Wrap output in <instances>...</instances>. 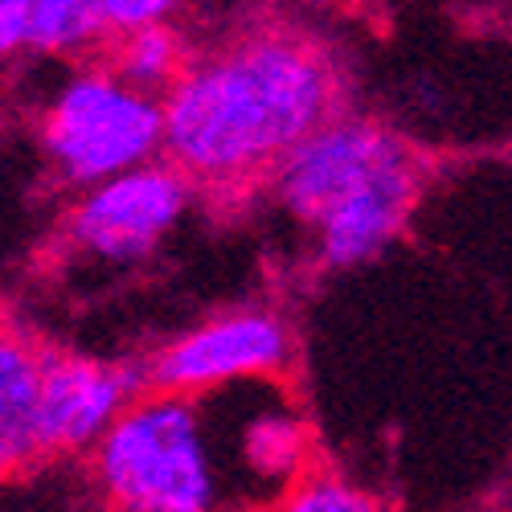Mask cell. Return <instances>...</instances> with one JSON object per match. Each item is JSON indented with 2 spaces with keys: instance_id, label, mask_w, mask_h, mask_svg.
I'll list each match as a JSON object with an SVG mask.
<instances>
[{
  "instance_id": "cell-1",
  "label": "cell",
  "mask_w": 512,
  "mask_h": 512,
  "mask_svg": "<svg viewBox=\"0 0 512 512\" xmlns=\"http://www.w3.org/2000/svg\"><path fill=\"white\" fill-rule=\"evenodd\" d=\"M332 66L295 37H250L164 91V152L193 181H242L332 119Z\"/></svg>"
},
{
  "instance_id": "cell-2",
  "label": "cell",
  "mask_w": 512,
  "mask_h": 512,
  "mask_svg": "<svg viewBox=\"0 0 512 512\" xmlns=\"http://www.w3.org/2000/svg\"><path fill=\"white\" fill-rule=\"evenodd\" d=\"M95 472L115 508L205 512L218 496L189 394L152 390L127 406L99 439Z\"/></svg>"
},
{
  "instance_id": "cell-3",
  "label": "cell",
  "mask_w": 512,
  "mask_h": 512,
  "mask_svg": "<svg viewBox=\"0 0 512 512\" xmlns=\"http://www.w3.org/2000/svg\"><path fill=\"white\" fill-rule=\"evenodd\" d=\"M46 148L66 181L99 185L164 148V103L119 74H78L46 115Z\"/></svg>"
},
{
  "instance_id": "cell-4",
  "label": "cell",
  "mask_w": 512,
  "mask_h": 512,
  "mask_svg": "<svg viewBox=\"0 0 512 512\" xmlns=\"http://www.w3.org/2000/svg\"><path fill=\"white\" fill-rule=\"evenodd\" d=\"M193 193V177L177 164H136L99 181L70 218V238L99 259L132 263L173 230Z\"/></svg>"
},
{
  "instance_id": "cell-5",
  "label": "cell",
  "mask_w": 512,
  "mask_h": 512,
  "mask_svg": "<svg viewBox=\"0 0 512 512\" xmlns=\"http://www.w3.org/2000/svg\"><path fill=\"white\" fill-rule=\"evenodd\" d=\"M291 357V336L279 316L238 312L209 320L197 332L173 340L144 365V390L197 394L238 377H263L283 369Z\"/></svg>"
},
{
  "instance_id": "cell-6",
  "label": "cell",
  "mask_w": 512,
  "mask_h": 512,
  "mask_svg": "<svg viewBox=\"0 0 512 512\" xmlns=\"http://www.w3.org/2000/svg\"><path fill=\"white\" fill-rule=\"evenodd\" d=\"M402 148L406 144L377 123L328 119L275 164V193L295 218L316 226L340 197Z\"/></svg>"
},
{
  "instance_id": "cell-7",
  "label": "cell",
  "mask_w": 512,
  "mask_h": 512,
  "mask_svg": "<svg viewBox=\"0 0 512 512\" xmlns=\"http://www.w3.org/2000/svg\"><path fill=\"white\" fill-rule=\"evenodd\" d=\"M144 390V369L103 365L87 357H41L37 439L41 455L82 451L99 443L111 422Z\"/></svg>"
},
{
  "instance_id": "cell-8",
  "label": "cell",
  "mask_w": 512,
  "mask_h": 512,
  "mask_svg": "<svg viewBox=\"0 0 512 512\" xmlns=\"http://www.w3.org/2000/svg\"><path fill=\"white\" fill-rule=\"evenodd\" d=\"M414 197H418V168L410 148H402L381 168H373L353 193H345L316 222L320 259L328 267L369 263L373 254H381L402 234Z\"/></svg>"
},
{
  "instance_id": "cell-9",
  "label": "cell",
  "mask_w": 512,
  "mask_h": 512,
  "mask_svg": "<svg viewBox=\"0 0 512 512\" xmlns=\"http://www.w3.org/2000/svg\"><path fill=\"white\" fill-rule=\"evenodd\" d=\"M37 402L41 357L13 332H0V476H13L41 455Z\"/></svg>"
},
{
  "instance_id": "cell-10",
  "label": "cell",
  "mask_w": 512,
  "mask_h": 512,
  "mask_svg": "<svg viewBox=\"0 0 512 512\" xmlns=\"http://www.w3.org/2000/svg\"><path fill=\"white\" fill-rule=\"evenodd\" d=\"M13 5L25 25V50L70 54L111 33L99 0H13Z\"/></svg>"
},
{
  "instance_id": "cell-11",
  "label": "cell",
  "mask_w": 512,
  "mask_h": 512,
  "mask_svg": "<svg viewBox=\"0 0 512 512\" xmlns=\"http://www.w3.org/2000/svg\"><path fill=\"white\" fill-rule=\"evenodd\" d=\"M119 54H115V74L127 78L140 91H168L185 74L181 70V41L164 21L140 25L119 33Z\"/></svg>"
},
{
  "instance_id": "cell-12",
  "label": "cell",
  "mask_w": 512,
  "mask_h": 512,
  "mask_svg": "<svg viewBox=\"0 0 512 512\" xmlns=\"http://www.w3.org/2000/svg\"><path fill=\"white\" fill-rule=\"evenodd\" d=\"M287 508H295V512H373L377 500L357 492L340 476H312V480H304L300 488H295Z\"/></svg>"
},
{
  "instance_id": "cell-13",
  "label": "cell",
  "mask_w": 512,
  "mask_h": 512,
  "mask_svg": "<svg viewBox=\"0 0 512 512\" xmlns=\"http://www.w3.org/2000/svg\"><path fill=\"white\" fill-rule=\"evenodd\" d=\"M250 463L263 467V472H275V467H291L295 455H300V431H295L291 422H259L250 431Z\"/></svg>"
},
{
  "instance_id": "cell-14",
  "label": "cell",
  "mask_w": 512,
  "mask_h": 512,
  "mask_svg": "<svg viewBox=\"0 0 512 512\" xmlns=\"http://www.w3.org/2000/svg\"><path fill=\"white\" fill-rule=\"evenodd\" d=\"M181 0H99L103 21L111 33H127V29H140V25H156L173 13Z\"/></svg>"
},
{
  "instance_id": "cell-15",
  "label": "cell",
  "mask_w": 512,
  "mask_h": 512,
  "mask_svg": "<svg viewBox=\"0 0 512 512\" xmlns=\"http://www.w3.org/2000/svg\"><path fill=\"white\" fill-rule=\"evenodd\" d=\"M13 50H25V25L13 0H0V58Z\"/></svg>"
}]
</instances>
